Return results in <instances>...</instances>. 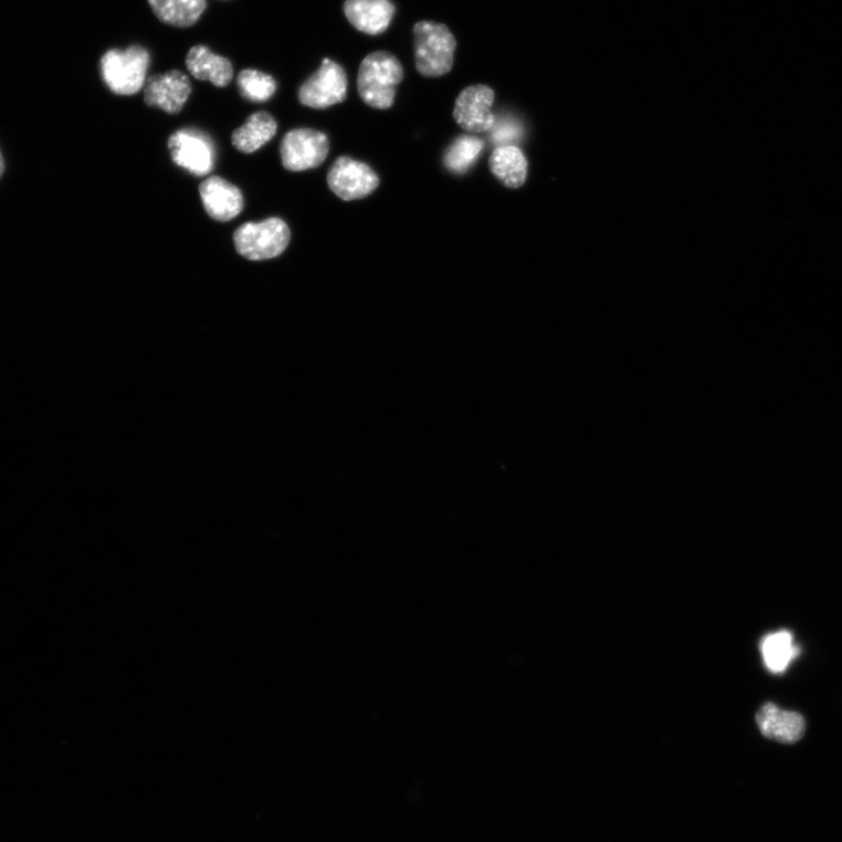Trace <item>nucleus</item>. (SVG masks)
I'll list each match as a JSON object with an SVG mask.
<instances>
[{"instance_id": "obj_10", "label": "nucleus", "mask_w": 842, "mask_h": 842, "mask_svg": "<svg viewBox=\"0 0 842 842\" xmlns=\"http://www.w3.org/2000/svg\"><path fill=\"white\" fill-rule=\"evenodd\" d=\"M191 90L190 80L183 72L173 70L156 74L147 78L145 102L149 107L177 114L187 104Z\"/></svg>"}, {"instance_id": "obj_6", "label": "nucleus", "mask_w": 842, "mask_h": 842, "mask_svg": "<svg viewBox=\"0 0 842 842\" xmlns=\"http://www.w3.org/2000/svg\"><path fill=\"white\" fill-rule=\"evenodd\" d=\"M348 78L345 70L325 59L319 70L298 91L299 103L314 109H326L347 98Z\"/></svg>"}, {"instance_id": "obj_1", "label": "nucleus", "mask_w": 842, "mask_h": 842, "mask_svg": "<svg viewBox=\"0 0 842 842\" xmlns=\"http://www.w3.org/2000/svg\"><path fill=\"white\" fill-rule=\"evenodd\" d=\"M403 77V67L394 55L382 51L371 53L358 71L359 95L372 108L389 109L394 102L396 87Z\"/></svg>"}, {"instance_id": "obj_7", "label": "nucleus", "mask_w": 842, "mask_h": 842, "mask_svg": "<svg viewBox=\"0 0 842 842\" xmlns=\"http://www.w3.org/2000/svg\"><path fill=\"white\" fill-rule=\"evenodd\" d=\"M280 154L287 170L306 171L325 162L329 140L324 133L314 129H295L285 135Z\"/></svg>"}, {"instance_id": "obj_13", "label": "nucleus", "mask_w": 842, "mask_h": 842, "mask_svg": "<svg viewBox=\"0 0 842 842\" xmlns=\"http://www.w3.org/2000/svg\"><path fill=\"white\" fill-rule=\"evenodd\" d=\"M390 0H347L345 13L358 31L377 35L387 31L394 14Z\"/></svg>"}, {"instance_id": "obj_20", "label": "nucleus", "mask_w": 842, "mask_h": 842, "mask_svg": "<svg viewBox=\"0 0 842 842\" xmlns=\"http://www.w3.org/2000/svg\"><path fill=\"white\" fill-rule=\"evenodd\" d=\"M236 83L240 93L251 103H266L276 92L273 76L255 70L240 72Z\"/></svg>"}, {"instance_id": "obj_9", "label": "nucleus", "mask_w": 842, "mask_h": 842, "mask_svg": "<svg viewBox=\"0 0 842 842\" xmlns=\"http://www.w3.org/2000/svg\"><path fill=\"white\" fill-rule=\"evenodd\" d=\"M495 94L485 85L471 86L460 93L454 107L456 124L470 133H485L494 128L492 113Z\"/></svg>"}, {"instance_id": "obj_5", "label": "nucleus", "mask_w": 842, "mask_h": 842, "mask_svg": "<svg viewBox=\"0 0 842 842\" xmlns=\"http://www.w3.org/2000/svg\"><path fill=\"white\" fill-rule=\"evenodd\" d=\"M173 162L193 176L209 175L215 164V147L211 137L196 128L179 129L169 138Z\"/></svg>"}, {"instance_id": "obj_16", "label": "nucleus", "mask_w": 842, "mask_h": 842, "mask_svg": "<svg viewBox=\"0 0 842 842\" xmlns=\"http://www.w3.org/2000/svg\"><path fill=\"white\" fill-rule=\"evenodd\" d=\"M492 172L511 189L525 185L528 173V160L515 146L498 147L490 158Z\"/></svg>"}, {"instance_id": "obj_19", "label": "nucleus", "mask_w": 842, "mask_h": 842, "mask_svg": "<svg viewBox=\"0 0 842 842\" xmlns=\"http://www.w3.org/2000/svg\"><path fill=\"white\" fill-rule=\"evenodd\" d=\"M484 148L483 139L467 135L460 136L445 152L444 165L451 172L464 175L476 162Z\"/></svg>"}, {"instance_id": "obj_14", "label": "nucleus", "mask_w": 842, "mask_h": 842, "mask_svg": "<svg viewBox=\"0 0 842 842\" xmlns=\"http://www.w3.org/2000/svg\"><path fill=\"white\" fill-rule=\"evenodd\" d=\"M187 67L191 75L215 87H227L233 78V66L229 59L213 54L209 48L197 45L187 56Z\"/></svg>"}, {"instance_id": "obj_15", "label": "nucleus", "mask_w": 842, "mask_h": 842, "mask_svg": "<svg viewBox=\"0 0 842 842\" xmlns=\"http://www.w3.org/2000/svg\"><path fill=\"white\" fill-rule=\"evenodd\" d=\"M276 131L275 118L266 112H257L248 118L243 127L234 130L232 145L240 152L252 154L267 145Z\"/></svg>"}, {"instance_id": "obj_11", "label": "nucleus", "mask_w": 842, "mask_h": 842, "mask_svg": "<svg viewBox=\"0 0 842 842\" xmlns=\"http://www.w3.org/2000/svg\"><path fill=\"white\" fill-rule=\"evenodd\" d=\"M208 214L217 222H230L244 210V196L222 177H210L199 187Z\"/></svg>"}, {"instance_id": "obj_21", "label": "nucleus", "mask_w": 842, "mask_h": 842, "mask_svg": "<svg viewBox=\"0 0 842 842\" xmlns=\"http://www.w3.org/2000/svg\"><path fill=\"white\" fill-rule=\"evenodd\" d=\"M492 130H494L492 136L493 143L498 147L513 146L512 144L520 135V129L514 122H503L498 125L495 123Z\"/></svg>"}, {"instance_id": "obj_12", "label": "nucleus", "mask_w": 842, "mask_h": 842, "mask_svg": "<svg viewBox=\"0 0 842 842\" xmlns=\"http://www.w3.org/2000/svg\"><path fill=\"white\" fill-rule=\"evenodd\" d=\"M756 720L761 734L785 745L797 744L803 738L807 729L803 715L780 709L773 704L761 707L757 713Z\"/></svg>"}, {"instance_id": "obj_8", "label": "nucleus", "mask_w": 842, "mask_h": 842, "mask_svg": "<svg viewBox=\"0 0 842 842\" xmlns=\"http://www.w3.org/2000/svg\"><path fill=\"white\" fill-rule=\"evenodd\" d=\"M327 182L337 197L351 202L371 194L379 186V178L366 164L344 156L335 160Z\"/></svg>"}, {"instance_id": "obj_17", "label": "nucleus", "mask_w": 842, "mask_h": 842, "mask_svg": "<svg viewBox=\"0 0 842 842\" xmlns=\"http://www.w3.org/2000/svg\"><path fill=\"white\" fill-rule=\"evenodd\" d=\"M154 13L168 25L190 28L207 9L206 0H148Z\"/></svg>"}, {"instance_id": "obj_18", "label": "nucleus", "mask_w": 842, "mask_h": 842, "mask_svg": "<svg viewBox=\"0 0 842 842\" xmlns=\"http://www.w3.org/2000/svg\"><path fill=\"white\" fill-rule=\"evenodd\" d=\"M767 669L775 674L785 673L792 661L799 655V648L793 643L789 631L768 634L760 643Z\"/></svg>"}, {"instance_id": "obj_2", "label": "nucleus", "mask_w": 842, "mask_h": 842, "mask_svg": "<svg viewBox=\"0 0 842 842\" xmlns=\"http://www.w3.org/2000/svg\"><path fill=\"white\" fill-rule=\"evenodd\" d=\"M415 64L421 75L448 74L454 62L455 38L443 24L420 22L414 29Z\"/></svg>"}, {"instance_id": "obj_3", "label": "nucleus", "mask_w": 842, "mask_h": 842, "mask_svg": "<svg viewBox=\"0 0 842 842\" xmlns=\"http://www.w3.org/2000/svg\"><path fill=\"white\" fill-rule=\"evenodd\" d=\"M149 64L150 54L144 46L110 50L102 59L104 82L117 95H135L147 83Z\"/></svg>"}, {"instance_id": "obj_22", "label": "nucleus", "mask_w": 842, "mask_h": 842, "mask_svg": "<svg viewBox=\"0 0 842 842\" xmlns=\"http://www.w3.org/2000/svg\"><path fill=\"white\" fill-rule=\"evenodd\" d=\"M4 170H6L4 158H3L2 151H0V177L3 176Z\"/></svg>"}, {"instance_id": "obj_4", "label": "nucleus", "mask_w": 842, "mask_h": 842, "mask_svg": "<svg viewBox=\"0 0 842 842\" xmlns=\"http://www.w3.org/2000/svg\"><path fill=\"white\" fill-rule=\"evenodd\" d=\"M236 252L253 262L274 259L283 254L291 242L288 225L280 218L260 223H246L233 234Z\"/></svg>"}]
</instances>
